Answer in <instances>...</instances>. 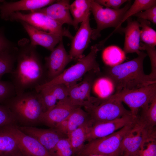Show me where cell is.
Returning a JSON list of instances; mask_svg holds the SVG:
<instances>
[{
  "label": "cell",
  "instance_id": "6da1fadb",
  "mask_svg": "<svg viewBox=\"0 0 156 156\" xmlns=\"http://www.w3.org/2000/svg\"><path fill=\"white\" fill-rule=\"evenodd\" d=\"M36 47L30 44L22 45L18 50L16 66L11 74L16 94L34 89L44 83V70Z\"/></svg>",
  "mask_w": 156,
  "mask_h": 156
},
{
  "label": "cell",
  "instance_id": "7bdbcfd3",
  "mask_svg": "<svg viewBox=\"0 0 156 156\" xmlns=\"http://www.w3.org/2000/svg\"><path fill=\"white\" fill-rule=\"evenodd\" d=\"M11 156H25L20 151L14 153Z\"/></svg>",
  "mask_w": 156,
  "mask_h": 156
},
{
  "label": "cell",
  "instance_id": "4316f807",
  "mask_svg": "<svg viewBox=\"0 0 156 156\" xmlns=\"http://www.w3.org/2000/svg\"><path fill=\"white\" fill-rule=\"evenodd\" d=\"M140 29V41L143 43L155 47L156 45V32L150 26L149 21L138 18Z\"/></svg>",
  "mask_w": 156,
  "mask_h": 156
},
{
  "label": "cell",
  "instance_id": "bcb514c9",
  "mask_svg": "<svg viewBox=\"0 0 156 156\" xmlns=\"http://www.w3.org/2000/svg\"></svg>",
  "mask_w": 156,
  "mask_h": 156
},
{
  "label": "cell",
  "instance_id": "9a60e30c",
  "mask_svg": "<svg viewBox=\"0 0 156 156\" xmlns=\"http://www.w3.org/2000/svg\"><path fill=\"white\" fill-rule=\"evenodd\" d=\"M17 127L22 132L37 140L49 153L59 141L66 136L55 129H43L31 126L17 125Z\"/></svg>",
  "mask_w": 156,
  "mask_h": 156
},
{
  "label": "cell",
  "instance_id": "4fadbf2b",
  "mask_svg": "<svg viewBox=\"0 0 156 156\" xmlns=\"http://www.w3.org/2000/svg\"><path fill=\"white\" fill-rule=\"evenodd\" d=\"M51 51L50 55L45 58V67L48 79L47 81L60 75L64 70L68 63L73 60L66 52L62 39L57 46Z\"/></svg>",
  "mask_w": 156,
  "mask_h": 156
},
{
  "label": "cell",
  "instance_id": "3957f363",
  "mask_svg": "<svg viewBox=\"0 0 156 156\" xmlns=\"http://www.w3.org/2000/svg\"><path fill=\"white\" fill-rule=\"evenodd\" d=\"M4 105L10 109L16 122L24 126H33L40 122L46 112L39 93L34 89L16 94Z\"/></svg>",
  "mask_w": 156,
  "mask_h": 156
},
{
  "label": "cell",
  "instance_id": "484cf974",
  "mask_svg": "<svg viewBox=\"0 0 156 156\" xmlns=\"http://www.w3.org/2000/svg\"><path fill=\"white\" fill-rule=\"evenodd\" d=\"M18 49L14 47L0 53V80L6 74H11L16 62Z\"/></svg>",
  "mask_w": 156,
  "mask_h": 156
},
{
  "label": "cell",
  "instance_id": "ba28073f",
  "mask_svg": "<svg viewBox=\"0 0 156 156\" xmlns=\"http://www.w3.org/2000/svg\"><path fill=\"white\" fill-rule=\"evenodd\" d=\"M94 124L112 120L128 114L130 111L123 106L122 102L106 99L97 98L94 103L88 101L84 106Z\"/></svg>",
  "mask_w": 156,
  "mask_h": 156
},
{
  "label": "cell",
  "instance_id": "4dcf8cb0",
  "mask_svg": "<svg viewBox=\"0 0 156 156\" xmlns=\"http://www.w3.org/2000/svg\"><path fill=\"white\" fill-rule=\"evenodd\" d=\"M156 5L155 0H135L126 12L120 24H121L131 16L143 10H146Z\"/></svg>",
  "mask_w": 156,
  "mask_h": 156
},
{
  "label": "cell",
  "instance_id": "ab89813d",
  "mask_svg": "<svg viewBox=\"0 0 156 156\" xmlns=\"http://www.w3.org/2000/svg\"><path fill=\"white\" fill-rule=\"evenodd\" d=\"M95 2L106 8L117 10L120 9L121 6L125 3L127 2V0H95Z\"/></svg>",
  "mask_w": 156,
  "mask_h": 156
},
{
  "label": "cell",
  "instance_id": "7c38bea8",
  "mask_svg": "<svg viewBox=\"0 0 156 156\" xmlns=\"http://www.w3.org/2000/svg\"><path fill=\"white\" fill-rule=\"evenodd\" d=\"M138 116L131 114L124 116L115 119L94 124L87 134L86 141L104 137L111 135L124 127L134 123Z\"/></svg>",
  "mask_w": 156,
  "mask_h": 156
},
{
  "label": "cell",
  "instance_id": "5bb4252c",
  "mask_svg": "<svg viewBox=\"0 0 156 156\" xmlns=\"http://www.w3.org/2000/svg\"><path fill=\"white\" fill-rule=\"evenodd\" d=\"M90 15L81 23L72 39L69 54L73 60H78L83 57V53L90 42L93 30L90 24Z\"/></svg>",
  "mask_w": 156,
  "mask_h": 156
},
{
  "label": "cell",
  "instance_id": "8fae6325",
  "mask_svg": "<svg viewBox=\"0 0 156 156\" xmlns=\"http://www.w3.org/2000/svg\"><path fill=\"white\" fill-rule=\"evenodd\" d=\"M6 127L15 139L20 152L25 156H52L37 140L22 132L16 125Z\"/></svg>",
  "mask_w": 156,
  "mask_h": 156
},
{
  "label": "cell",
  "instance_id": "d590c367",
  "mask_svg": "<svg viewBox=\"0 0 156 156\" xmlns=\"http://www.w3.org/2000/svg\"><path fill=\"white\" fill-rule=\"evenodd\" d=\"M14 116L5 105L0 104V127L10 125H16Z\"/></svg>",
  "mask_w": 156,
  "mask_h": 156
},
{
  "label": "cell",
  "instance_id": "ac0fdd59",
  "mask_svg": "<svg viewBox=\"0 0 156 156\" xmlns=\"http://www.w3.org/2000/svg\"><path fill=\"white\" fill-rule=\"evenodd\" d=\"M79 107H80L73 105L68 97L64 100L57 102L53 108L45 112L41 118L40 122L51 128L54 129L58 123L68 118Z\"/></svg>",
  "mask_w": 156,
  "mask_h": 156
},
{
  "label": "cell",
  "instance_id": "836d02e7",
  "mask_svg": "<svg viewBox=\"0 0 156 156\" xmlns=\"http://www.w3.org/2000/svg\"><path fill=\"white\" fill-rule=\"evenodd\" d=\"M16 94L15 88L12 81L0 80V104L4 105Z\"/></svg>",
  "mask_w": 156,
  "mask_h": 156
},
{
  "label": "cell",
  "instance_id": "2e32d148",
  "mask_svg": "<svg viewBox=\"0 0 156 156\" xmlns=\"http://www.w3.org/2000/svg\"><path fill=\"white\" fill-rule=\"evenodd\" d=\"M90 73L80 83L68 85V98L73 105L84 107L88 101H92L93 98L90 97V91L95 75L98 73L93 71Z\"/></svg>",
  "mask_w": 156,
  "mask_h": 156
},
{
  "label": "cell",
  "instance_id": "f6af8a7d",
  "mask_svg": "<svg viewBox=\"0 0 156 156\" xmlns=\"http://www.w3.org/2000/svg\"><path fill=\"white\" fill-rule=\"evenodd\" d=\"M122 156H138L137 155H123Z\"/></svg>",
  "mask_w": 156,
  "mask_h": 156
},
{
  "label": "cell",
  "instance_id": "603a6c76",
  "mask_svg": "<svg viewBox=\"0 0 156 156\" xmlns=\"http://www.w3.org/2000/svg\"><path fill=\"white\" fill-rule=\"evenodd\" d=\"M92 0H75L69 6V10L73 16V26L78 29L79 23H81L90 14Z\"/></svg>",
  "mask_w": 156,
  "mask_h": 156
},
{
  "label": "cell",
  "instance_id": "f546056e",
  "mask_svg": "<svg viewBox=\"0 0 156 156\" xmlns=\"http://www.w3.org/2000/svg\"><path fill=\"white\" fill-rule=\"evenodd\" d=\"M90 119L88 113L83 110L81 107L75 109L68 118L67 135Z\"/></svg>",
  "mask_w": 156,
  "mask_h": 156
},
{
  "label": "cell",
  "instance_id": "83f0119b",
  "mask_svg": "<svg viewBox=\"0 0 156 156\" xmlns=\"http://www.w3.org/2000/svg\"><path fill=\"white\" fill-rule=\"evenodd\" d=\"M141 109L139 118L148 128L155 129L156 125V98Z\"/></svg>",
  "mask_w": 156,
  "mask_h": 156
},
{
  "label": "cell",
  "instance_id": "52a82bcc",
  "mask_svg": "<svg viewBox=\"0 0 156 156\" xmlns=\"http://www.w3.org/2000/svg\"><path fill=\"white\" fill-rule=\"evenodd\" d=\"M155 98L156 83H155L137 89L115 92L106 99L124 102L129 108L132 115L137 117L140 109Z\"/></svg>",
  "mask_w": 156,
  "mask_h": 156
},
{
  "label": "cell",
  "instance_id": "ee69618b",
  "mask_svg": "<svg viewBox=\"0 0 156 156\" xmlns=\"http://www.w3.org/2000/svg\"><path fill=\"white\" fill-rule=\"evenodd\" d=\"M87 156H107L105 155H104L101 154H90Z\"/></svg>",
  "mask_w": 156,
  "mask_h": 156
},
{
  "label": "cell",
  "instance_id": "b9f144b4",
  "mask_svg": "<svg viewBox=\"0 0 156 156\" xmlns=\"http://www.w3.org/2000/svg\"><path fill=\"white\" fill-rule=\"evenodd\" d=\"M58 132L67 136L68 133V118L58 123L54 128Z\"/></svg>",
  "mask_w": 156,
  "mask_h": 156
},
{
  "label": "cell",
  "instance_id": "d4e9b609",
  "mask_svg": "<svg viewBox=\"0 0 156 156\" xmlns=\"http://www.w3.org/2000/svg\"><path fill=\"white\" fill-rule=\"evenodd\" d=\"M102 57L107 66L112 67L122 63L126 59V54L120 47L112 45L104 50Z\"/></svg>",
  "mask_w": 156,
  "mask_h": 156
},
{
  "label": "cell",
  "instance_id": "8992f818",
  "mask_svg": "<svg viewBox=\"0 0 156 156\" xmlns=\"http://www.w3.org/2000/svg\"><path fill=\"white\" fill-rule=\"evenodd\" d=\"M131 5V1L129 0L127 4L123 8L117 10L107 8L96 3L94 0H92L91 3L90 12L92 13L96 23L95 29H93L91 39L95 40L100 36L101 31L105 29L113 27L115 28L113 33L120 29V24L125 14Z\"/></svg>",
  "mask_w": 156,
  "mask_h": 156
},
{
  "label": "cell",
  "instance_id": "f35d334b",
  "mask_svg": "<svg viewBox=\"0 0 156 156\" xmlns=\"http://www.w3.org/2000/svg\"><path fill=\"white\" fill-rule=\"evenodd\" d=\"M133 16L138 18L147 20L154 24L156 23V5H154L143 12H138Z\"/></svg>",
  "mask_w": 156,
  "mask_h": 156
},
{
  "label": "cell",
  "instance_id": "5b68a950",
  "mask_svg": "<svg viewBox=\"0 0 156 156\" xmlns=\"http://www.w3.org/2000/svg\"><path fill=\"white\" fill-rule=\"evenodd\" d=\"M135 122L111 135L88 141L77 156H87L91 154L120 156L122 154V143L123 138Z\"/></svg>",
  "mask_w": 156,
  "mask_h": 156
},
{
  "label": "cell",
  "instance_id": "9c48e42d",
  "mask_svg": "<svg viewBox=\"0 0 156 156\" xmlns=\"http://www.w3.org/2000/svg\"><path fill=\"white\" fill-rule=\"evenodd\" d=\"M5 20L25 22L35 28L72 39L73 36L69 30L42 13L31 11L27 14L17 12L10 14Z\"/></svg>",
  "mask_w": 156,
  "mask_h": 156
},
{
  "label": "cell",
  "instance_id": "44dd1931",
  "mask_svg": "<svg viewBox=\"0 0 156 156\" xmlns=\"http://www.w3.org/2000/svg\"><path fill=\"white\" fill-rule=\"evenodd\" d=\"M126 27L120 30L125 35L123 51L126 55L135 53L138 55L141 51L140 50V29L139 23L137 21L133 20L130 18L127 20Z\"/></svg>",
  "mask_w": 156,
  "mask_h": 156
},
{
  "label": "cell",
  "instance_id": "cb8c5ba5",
  "mask_svg": "<svg viewBox=\"0 0 156 156\" xmlns=\"http://www.w3.org/2000/svg\"><path fill=\"white\" fill-rule=\"evenodd\" d=\"M19 151L15 139L6 126L0 127V156H11Z\"/></svg>",
  "mask_w": 156,
  "mask_h": 156
},
{
  "label": "cell",
  "instance_id": "f1b7e54d",
  "mask_svg": "<svg viewBox=\"0 0 156 156\" xmlns=\"http://www.w3.org/2000/svg\"><path fill=\"white\" fill-rule=\"evenodd\" d=\"M95 83V91L101 99H106L113 94L115 90L114 85L112 80L107 76L100 77Z\"/></svg>",
  "mask_w": 156,
  "mask_h": 156
},
{
  "label": "cell",
  "instance_id": "e575fe53",
  "mask_svg": "<svg viewBox=\"0 0 156 156\" xmlns=\"http://www.w3.org/2000/svg\"><path fill=\"white\" fill-rule=\"evenodd\" d=\"M140 50H145L150 60L151 71L149 74L152 77L156 79V50L153 47L143 43H140Z\"/></svg>",
  "mask_w": 156,
  "mask_h": 156
},
{
  "label": "cell",
  "instance_id": "7402d4cb",
  "mask_svg": "<svg viewBox=\"0 0 156 156\" xmlns=\"http://www.w3.org/2000/svg\"><path fill=\"white\" fill-rule=\"evenodd\" d=\"M93 125V122L90 119L67 135L74 156L77 155L83 148L87 134Z\"/></svg>",
  "mask_w": 156,
  "mask_h": 156
},
{
  "label": "cell",
  "instance_id": "1f68e13d",
  "mask_svg": "<svg viewBox=\"0 0 156 156\" xmlns=\"http://www.w3.org/2000/svg\"><path fill=\"white\" fill-rule=\"evenodd\" d=\"M138 156H156V132L154 131L143 142Z\"/></svg>",
  "mask_w": 156,
  "mask_h": 156
},
{
  "label": "cell",
  "instance_id": "30bf717a",
  "mask_svg": "<svg viewBox=\"0 0 156 156\" xmlns=\"http://www.w3.org/2000/svg\"><path fill=\"white\" fill-rule=\"evenodd\" d=\"M155 129H150L139 118L125 136L122 143V154L127 155H137L146 138Z\"/></svg>",
  "mask_w": 156,
  "mask_h": 156
},
{
  "label": "cell",
  "instance_id": "7a4b0ae2",
  "mask_svg": "<svg viewBox=\"0 0 156 156\" xmlns=\"http://www.w3.org/2000/svg\"><path fill=\"white\" fill-rule=\"evenodd\" d=\"M147 55L141 51L137 57L131 60L105 68V75L113 82L115 92L137 89L156 83V79L144 72L143 62Z\"/></svg>",
  "mask_w": 156,
  "mask_h": 156
},
{
  "label": "cell",
  "instance_id": "277c9868",
  "mask_svg": "<svg viewBox=\"0 0 156 156\" xmlns=\"http://www.w3.org/2000/svg\"><path fill=\"white\" fill-rule=\"evenodd\" d=\"M104 44L101 42L92 46L89 53L78 60L75 64L64 70L58 76L36 87L37 92L58 84L69 85L75 83L88 72L94 71L99 73L100 69L96 60L97 52L102 49Z\"/></svg>",
  "mask_w": 156,
  "mask_h": 156
},
{
  "label": "cell",
  "instance_id": "d6986e66",
  "mask_svg": "<svg viewBox=\"0 0 156 156\" xmlns=\"http://www.w3.org/2000/svg\"><path fill=\"white\" fill-rule=\"evenodd\" d=\"M19 22L28 34L33 46L40 45L51 51L62 39V36L38 29L23 21Z\"/></svg>",
  "mask_w": 156,
  "mask_h": 156
},
{
  "label": "cell",
  "instance_id": "60d3db41",
  "mask_svg": "<svg viewBox=\"0 0 156 156\" xmlns=\"http://www.w3.org/2000/svg\"><path fill=\"white\" fill-rule=\"evenodd\" d=\"M14 47L11 43L5 38L3 31L0 29V53Z\"/></svg>",
  "mask_w": 156,
  "mask_h": 156
},
{
  "label": "cell",
  "instance_id": "8d00e7d4",
  "mask_svg": "<svg viewBox=\"0 0 156 156\" xmlns=\"http://www.w3.org/2000/svg\"><path fill=\"white\" fill-rule=\"evenodd\" d=\"M46 88H47L54 96L57 100L59 101L64 100L68 97V85L64 84H58Z\"/></svg>",
  "mask_w": 156,
  "mask_h": 156
},
{
  "label": "cell",
  "instance_id": "74e56055",
  "mask_svg": "<svg viewBox=\"0 0 156 156\" xmlns=\"http://www.w3.org/2000/svg\"><path fill=\"white\" fill-rule=\"evenodd\" d=\"M38 92L41 97L46 111L51 109L55 105L57 100L47 88H44Z\"/></svg>",
  "mask_w": 156,
  "mask_h": 156
},
{
  "label": "cell",
  "instance_id": "d6a6232c",
  "mask_svg": "<svg viewBox=\"0 0 156 156\" xmlns=\"http://www.w3.org/2000/svg\"><path fill=\"white\" fill-rule=\"evenodd\" d=\"M50 154L52 156H74L67 137L61 139Z\"/></svg>",
  "mask_w": 156,
  "mask_h": 156
},
{
  "label": "cell",
  "instance_id": "ffe728a7",
  "mask_svg": "<svg viewBox=\"0 0 156 156\" xmlns=\"http://www.w3.org/2000/svg\"><path fill=\"white\" fill-rule=\"evenodd\" d=\"M70 1L59 0L47 7L33 11L43 13L59 23L73 25L69 10Z\"/></svg>",
  "mask_w": 156,
  "mask_h": 156
},
{
  "label": "cell",
  "instance_id": "e0dca14e",
  "mask_svg": "<svg viewBox=\"0 0 156 156\" xmlns=\"http://www.w3.org/2000/svg\"><path fill=\"white\" fill-rule=\"evenodd\" d=\"M56 0H21L14 2L3 1L0 3L1 18L5 20L10 14L21 11H33L49 5Z\"/></svg>",
  "mask_w": 156,
  "mask_h": 156
}]
</instances>
